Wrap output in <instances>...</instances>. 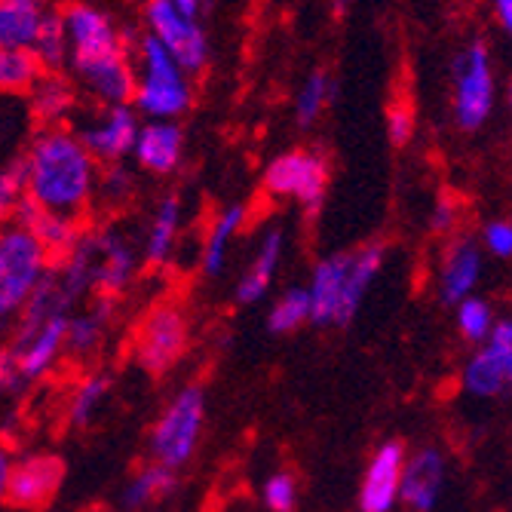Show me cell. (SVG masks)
I'll list each match as a JSON object with an SVG mask.
<instances>
[{
    "instance_id": "obj_1",
    "label": "cell",
    "mask_w": 512,
    "mask_h": 512,
    "mask_svg": "<svg viewBox=\"0 0 512 512\" xmlns=\"http://www.w3.org/2000/svg\"><path fill=\"white\" fill-rule=\"evenodd\" d=\"M68 34V68L71 83L99 105H129L135 89V65L126 31L96 4L68 0L59 7Z\"/></svg>"
},
{
    "instance_id": "obj_2",
    "label": "cell",
    "mask_w": 512,
    "mask_h": 512,
    "mask_svg": "<svg viewBox=\"0 0 512 512\" xmlns=\"http://www.w3.org/2000/svg\"><path fill=\"white\" fill-rule=\"evenodd\" d=\"M22 166L28 203L77 221L89 212L96 197L99 163L86 154L74 129H40L22 154Z\"/></svg>"
},
{
    "instance_id": "obj_3",
    "label": "cell",
    "mask_w": 512,
    "mask_h": 512,
    "mask_svg": "<svg viewBox=\"0 0 512 512\" xmlns=\"http://www.w3.org/2000/svg\"><path fill=\"white\" fill-rule=\"evenodd\" d=\"M138 270V252L117 227L80 234L74 249L56 264L62 286L74 301L96 292L105 301H117Z\"/></svg>"
},
{
    "instance_id": "obj_4",
    "label": "cell",
    "mask_w": 512,
    "mask_h": 512,
    "mask_svg": "<svg viewBox=\"0 0 512 512\" xmlns=\"http://www.w3.org/2000/svg\"><path fill=\"white\" fill-rule=\"evenodd\" d=\"M135 89H132V108L145 120H172L184 117L194 105V83L184 74L175 59L151 34H135Z\"/></svg>"
},
{
    "instance_id": "obj_5",
    "label": "cell",
    "mask_w": 512,
    "mask_h": 512,
    "mask_svg": "<svg viewBox=\"0 0 512 512\" xmlns=\"http://www.w3.org/2000/svg\"><path fill=\"white\" fill-rule=\"evenodd\" d=\"M53 258L19 224L0 227V325L16 322Z\"/></svg>"
},
{
    "instance_id": "obj_6",
    "label": "cell",
    "mask_w": 512,
    "mask_h": 512,
    "mask_svg": "<svg viewBox=\"0 0 512 512\" xmlns=\"http://www.w3.org/2000/svg\"><path fill=\"white\" fill-rule=\"evenodd\" d=\"M203 421H206V393L200 384H188L166 405V411L151 430L154 463L169 470L184 467L200 445Z\"/></svg>"
},
{
    "instance_id": "obj_7",
    "label": "cell",
    "mask_w": 512,
    "mask_h": 512,
    "mask_svg": "<svg viewBox=\"0 0 512 512\" xmlns=\"http://www.w3.org/2000/svg\"><path fill=\"white\" fill-rule=\"evenodd\" d=\"M454 123L463 132H476L482 129L491 114H494V102H497V80H494V62H491V50L476 40L470 46H463L457 53L454 65Z\"/></svg>"
},
{
    "instance_id": "obj_8",
    "label": "cell",
    "mask_w": 512,
    "mask_h": 512,
    "mask_svg": "<svg viewBox=\"0 0 512 512\" xmlns=\"http://www.w3.org/2000/svg\"><path fill=\"white\" fill-rule=\"evenodd\" d=\"M142 25H145V34H151L188 77H197L200 71H206L209 34L200 25V19H191L181 10H175L172 0H145Z\"/></svg>"
},
{
    "instance_id": "obj_9",
    "label": "cell",
    "mask_w": 512,
    "mask_h": 512,
    "mask_svg": "<svg viewBox=\"0 0 512 512\" xmlns=\"http://www.w3.org/2000/svg\"><path fill=\"white\" fill-rule=\"evenodd\" d=\"M329 188V160L319 151H286L276 154L264 169V191L276 200H295L307 212H316Z\"/></svg>"
},
{
    "instance_id": "obj_10",
    "label": "cell",
    "mask_w": 512,
    "mask_h": 512,
    "mask_svg": "<svg viewBox=\"0 0 512 512\" xmlns=\"http://www.w3.org/2000/svg\"><path fill=\"white\" fill-rule=\"evenodd\" d=\"M191 329L188 316L178 304H157L138 325V335L132 344L135 362L151 375H166V371L188 353Z\"/></svg>"
},
{
    "instance_id": "obj_11",
    "label": "cell",
    "mask_w": 512,
    "mask_h": 512,
    "mask_svg": "<svg viewBox=\"0 0 512 512\" xmlns=\"http://www.w3.org/2000/svg\"><path fill=\"white\" fill-rule=\"evenodd\" d=\"M138 126H142V117L132 105H102L74 135L96 163L117 166L132 157Z\"/></svg>"
},
{
    "instance_id": "obj_12",
    "label": "cell",
    "mask_w": 512,
    "mask_h": 512,
    "mask_svg": "<svg viewBox=\"0 0 512 512\" xmlns=\"http://www.w3.org/2000/svg\"><path fill=\"white\" fill-rule=\"evenodd\" d=\"M512 381V322L497 319L485 344L463 365V390L476 399H497Z\"/></svg>"
},
{
    "instance_id": "obj_13",
    "label": "cell",
    "mask_w": 512,
    "mask_h": 512,
    "mask_svg": "<svg viewBox=\"0 0 512 512\" xmlns=\"http://www.w3.org/2000/svg\"><path fill=\"white\" fill-rule=\"evenodd\" d=\"M71 316V313H68ZM68 316H56L37 325L31 332H13V344L7 350L13 375L19 384L40 381L53 371L59 356L65 353V322Z\"/></svg>"
},
{
    "instance_id": "obj_14",
    "label": "cell",
    "mask_w": 512,
    "mask_h": 512,
    "mask_svg": "<svg viewBox=\"0 0 512 512\" xmlns=\"http://www.w3.org/2000/svg\"><path fill=\"white\" fill-rule=\"evenodd\" d=\"M62 479H65V463L59 457L28 454L19 463H13L4 500H10L19 509H40L56 497Z\"/></svg>"
},
{
    "instance_id": "obj_15",
    "label": "cell",
    "mask_w": 512,
    "mask_h": 512,
    "mask_svg": "<svg viewBox=\"0 0 512 512\" xmlns=\"http://www.w3.org/2000/svg\"><path fill=\"white\" fill-rule=\"evenodd\" d=\"M405 445L390 439L378 445L371 454L362 485H359V509L362 512H393L399 503V482H402V467H405Z\"/></svg>"
},
{
    "instance_id": "obj_16",
    "label": "cell",
    "mask_w": 512,
    "mask_h": 512,
    "mask_svg": "<svg viewBox=\"0 0 512 512\" xmlns=\"http://www.w3.org/2000/svg\"><path fill=\"white\" fill-rule=\"evenodd\" d=\"M445 488V457L436 448H421L405 457L402 482H399V503L411 512H433Z\"/></svg>"
},
{
    "instance_id": "obj_17",
    "label": "cell",
    "mask_w": 512,
    "mask_h": 512,
    "mask_svg": "<svg viewBox=\"0 0 512 512\" xmlns=\"http://www.w3.org/2000/svg\"><path fill=\"white\" fill-rule=\"evenodd\" d=\"M132 157L154 175L175 172L184 160V129L172 120H145L138 126Z\"/></svg>"
},
{
    "instance_id": "obj_18",
    "label": "cell",
    "mask_w": 512,
    "mask_h": 512,
    "mask_svg": "<svg viewBox=\"0 0 512 512\" xmlns=\"http://www.w3.org/2000/svg\"><path fill=\"white\" fill-rule=\"evenodd\" d=\"M347 261H350V252H332L313 267L310 286L304 289L313 325H338Z\"/></svg>"
},
{
    "instance_id": "obj_19",
    "label": "cell",
    "mask_w": 512,
    "mask_h": 512,
    "mask_svg": "<svg viewBox=\"0 0 512 512\" xmlns=\"http://www.w3.org/2000/svg\"><path fill=\"white\" fill-rule=\"evenodd\" d=\"M482 249L473 240H457L442 255L439 267V298L445 304H460L470 298L482 279Z\"/></svg>"
},
{
    "instance_id": "obj_20",
    "label": "cell",
    "mask_w": 512,
    "mask_h": 512,
    "mask_svg": "<svg viewBox=\"0 0 512 512\" xmlns=\"http://www.w3.org/2000/svg\"><path fill=\"white\" fill-rule=\"evenodd\" d=\"M77 86L65 74H40L34 86L28 89V114L43 126V129H56L65 126L77 114Z\"/></svg>"
},
{
    "instance_id": "obj_21",
    "label": "cell",
    "mask_w": 512,
    "mask_h": 512,
    "mask_svg": "<svg viewBox=\"0 0 512 512\" xmlns=\"http://www.w3.org/2000/svg\"><path fill=\"white\" fill-rule=\"evenodd\" d=\"M13 224L25 227L28 234L43 246V252L50 258H65L74 243L80 240V221L77 218H68V215H59V212H46V209H37L34 203H22Z\"/></svg>"
},
{
    "instance_id": "obj_22",
    "label": "cell",
    "mask_w": 512,
    "mask_h": 512,
    "mask_svg": "<svg viewBox=\"0 0 512 512\" xmlns=\"http://www.w3.org/2000/svg\"><path fill=\"white\" fill-rule=\"evenodd\" d=\"M283 252H286L283 227H270L258 243V252L252 258L249 270L240 276V283H237V301L240 304H255L270 292L276 270H279V264H283Z\"/></svg>"
},
{
    "instance_id": "obj_23",
    "label": "cell",
    "mask_w": 512,
    "mask_h": 512,
    "mask_svg": "<svg viewBox=\"0 0 512 512\" xmlns=\"http://www.w3.org/2000/svg\"><path fill=\"white\" fill-rule=\"evenodd\" d=\"M384 246L381 243H368L356 252H350L347 261V276H344V292H341V313H338V325L353 322V316L359 313L365 292L371 289V283L378 279L381 267H384Z\"/></svg>"
},
{
    "instance_id": "obj_24",
    "label": "cell",
    "mask_w": 512,
    "mask_h": 512,
    "mask_svg": "<svg viewBox=\"0 0 512 512\" xmlns=\"http://www.w3.org/2000/svg\"><path fill=\"white\" fill-rule=\"evenodd\" d=\"M111 313H114V301H105V298H99L83 313H71L65 322V353L68 356L99 353V347L105 344Z\"/></svg>"
},
{
    "instance_id": "obj_25",
    "label": "cell",
    "mask_w": 512,
    "mask_h": 512,
    "mask_svg": "<svg viewBox=\"0 0 512 512\" xmlns=\"http://www.w3.org/2000/svg\"><path fill=\"white\" fill-rule=\"evenodd\" d=\"M181 200L172 194V197H163L160 206L154 209V218L148 224V234H145V243H142V255L148 264L154 267H163L175 246H178V234H181Z\"/></svg>"
},
{
    "instance_id": "obj_26",
    "label": "cell",
    "mask_w": 512,
    "mask_h": 512,
    "mask_svg": "<svg viewBox=\"0 0 512 512\" xmlns=\"http://www.w3.org/2000/svg\"><path fill=\"white\" fill-rule=\"evenodd\" d=\"M28 53L34 56L40 71H46V74H65V68H68V34H65V22H62L59 7L43 10L37 34H34V43H31Z\"/></svg>"
},
{
    "instance_id": "obj_27",
    "label": "cell",
    "mask_w": 512,
    "mask_h": 512,
    "mask_svg": "<svg viewBox=\"0 0 512 512\" xmlns=\"http://www.w3.org/2000/svg\"><path fill=\"white\" fill-rule=\"evenodd\" d=\"M243 221H246V209L240 203L221 209V215L212 221L206 243H203V252H200V264H203L206 276H218L224 270L227 249H230V243H234V237L240 234Z\"/></svg>"
},
{
    "instance_id": "obj_28",
    "label": "cell",
    "mask_w": 512,
    "mask_h": 512,
    "mask_svg": "<svg viewBox=\"0 0 512 512\" xmlns=\"http://www.w3.org/2000/svg\"><path fill=\"white\" fill-rule=\"evenodd\" d=\"M178 488V479H175V470L169 467H160V463H148L145 470H138L132 476V482L126 485L123 491V506L129 512H138L145 506H154L160 500H166L172 491Z\"/></svg>"
},
{
    "instance_id": "obj_29",
    "label": "cell",
    "mask_w": 512,
    "mask_h": 512,
    "mask_svg": "<svg viewBox=\"0 0 512 512\" xmlns=\"http://www.w3.org/2000/svg\"><path fill=\"white\" fill-rule=\"evenodd\" d=\"M43 10L0 0V50H31Z\"/></svg>"
},
{
    "instance_id": "obj_30",
    "label": "cell",
    "mask_w": 512,
    "mask_h": 512,
    "mask_svg": "<svg viewBox=\"0 0 512 512\" xmlns=\"http://www.w3.org/2000/svg\"><path fill=\"white\" fill-rule=\"evenodd\" d=\"M332 96H335V83L325 71H313L307 74V80L301 83L298 96H295V120L301 126H313L322 111L332 105Z\"/></svg>"
},
{
    "instance_id": "obj_31",
    "label": "cell",
    "mask_w": 512,
    "mask_h": 512,
    "mask_svg": "<svg viewBox=\"0 0 512 512\" xmlns=\"http://www.w3.org/2000/svg\"><path fill=\"white\" fill-rule=\"evenodd\" d=\"M40 74L43 71L28 50H0V92L4 96L28 92Z\"/></svg>"
},
{
    "instance_id": "obj_32",
    "label": "cell",
    "mask_w": 512,
    "mask_h": 512,
    "mask_svg": "<svg viewBox=\"0 0 512 512\" xmlns=\"http://www.w3.org/2000/svg\"><path fill=\"white\" fill-rule=\"evenodd\" d=\"M108 390H111V378L102 375V371H99V375H89L86 381H80L74 396H71V405H68V421L74 427H89L92 417L99 414Z\"/></svg>"
},
{
    "instance_id": "obj_33",
    "label": "cell",
    "mask_w": 512,
    "mask_h": 512,
    "mask_svg": "<svg viewBox=\"0 0 512 512\" xmlns=\"http://www.w3.org/2000/svg\"><path fill=\"white\" fill-rule=\"evenodd\" d=\"M304 322H310V304L304 289H286L279 295L267 313V329L276 335H289L298 332Z\"/></svg>"
},
{
    "instance_id": "obj_34",
    "label": "cell",
    "mask_w": 512,
    "mask_h": 512,
    "mask_svg": "<svg viewBox=\"0 0 512 512\" xmlns=\"http://www.w3.org/2000/svg\"><path fill=\"white\" fill-rule=\"evenodd\" d=\"M494 322H497V316H494V310H491V304L485 298L470 295V298H463L457 304V329H460L463 338L473 341V344H485V338L494 329Z\"/></svg>"
},
{
    "instance_id": "obj_35",
    "label": "cell",
    "mask_w": 512,
    "mask_h": 512,
    "mask_svg": "<svg viewBox=\"0 0 512 512\" xmlns=\"http://www.w3.org/2000/svg\"><path fill=\"white\" fill-rule=\"evenodd\" d=\"M25 203V166L22 157H13L0 166V227L13 224L19 206Z\"/></svg>"
},
{
    "instance_id": "obj_36",
    "label": "cell",
    "mask_w": 512,
    "mask_h": 512,
    "mask_svg": "<svg viewBox=\"0 0 512 512\" xmlns=\"http://www.w3.org/2000/svg\"><path fill=\"white\" fill-rule=\"evenodd\" d=\"M135 191V178L132 172L117 163V166H108L99 172V181H96V197H92V203H105V206H123Z\"/></svg>"
},
{
    "instance_id": "obj_37",
    "label": "cell",
    "mask_w": 512,
    "mask_h": 512,
    "mask_svg": "<svg viewBox=\"0 0 512 512\" xmlns=\"http://www.w3.org/2000/svg\"><path fill=\"white\" fill-rule=\"evenodd\" d=\"M261 494H264V506L270 512H292L298 506V482L289 473H273L264 482Z\"/></svg>"
},
{
    "instance_id": "obj_38",
    "label": "cell",
    "mask_w": 512,
    "mask_h": 512,
    "mask_svg": "<svg viewBox=\"0 0 512 512\" xmlns=\"http://www.w3.org/2000/svg\"><path fill=\"white\" fill-rule=\"evenodd\" d=\"M482 243L494 258H509L512 255V224L503 221V218L491 221L485 227V234H482Z\"/></svg>"
},
{
    "instance_id": "obj_39",
    "label": "cell",
    "mask_w": 512,
    "mask_h": 512,
    "mask_svg": "<svg viewBox=\"0 0 512 512\" xmlns=\"http://www.w3.org/2000/svg\"><path fill=\"white\" fill-rule=\"evenodd\" d=\"M387 135H390V142L396 148H402V145L411 142V135H414V114L405 105H393L387 111Z\"/></svg>"
},
{
    "instance_id": "obj_40",
    "label": "cell",
    "mask_w": 512,
    "mask_h": 512,
    "mask_svg": "<svg viewBox=\"0 0 512 512\" xmlns=\"http://www.w3.org/2000/svg\"><path fill=\"white\" fill-rule=\"evenodd\" d=\"M457 224V203L454 197H439V203L433 206V215H430V227L436 234H448V230Z\"/></svg>"
},
{
    "instance_id": "obj_41",
    "label": "cell",
    "mask_w": 512,
    "mask_h": 512,
    "mask_svg": "<svg viewBox=\"0 0 512 512\" xmlns=\"http://www.w3.org/2000/svg\"><path fill=\"white\" fill-rule=\"evenodd\" d=\"M491 13H494V19L500 22L503 31L512 28V0H491Z\"/></svg>"
},
{
    "instance_id": "obj_42",
    "label": "cell",
    "mask_w": 512,
    "mask_h": 512,
    "mask_svg": "<svg viewBox=\"0 0 512 512\" xmlns=\"http://www.w3.org/2000/svg\"><path fill=\"white\" fill-rule=\"evenodd\" d=\"M13 387H19V381L13 375V365H10L7 350H0V390H13Z\"/></svg>"
},
{
    "instance_id": "obj_43",
    "label": "cell",
    "mask_w": 512,
    "mask_h": 512,
    "mask_svg": "<svg viewBox=\"0 0 512 512\" xmlns=\"http://www.w3.org/2000/svg\"><path fill=\"white\" fill-rule=\"evenodd\" d=\"M172 7L181 10L184 16H191V19H200L209 7V0H172Z\"/></svg>"
},
{
    "instance_id": "obj_44",
    "label": "cell",
    "mask_w": 512,
    "mask_h": 512,
    "mask_svg": "<svg viewBox=\"0 0 512 512\" xmlns=\"http://www.w3.org/2000/svg\"><path fill=\"white\" fill-rule=\"evenodd\" d=\"M10 470H13V457H10V451L4 445H0V500H4V494H7Z\"/></svg>"
},
{
    "instance_id": "obj_45",
    "label": "cell",
    "mask_w": 512,
    "mask_h": 512,
    "mask_svg": "<svg viewBox=\"0 0 512 512\" xmlns=\"http://www.w3.org/2000/svg\"><path fill=\"white\" fill-rule=\"evenodd\" d=\"M10 4H22V7H34V10H50V7H56V0H10Z\"/></svg>"
},
{
    "instance_id": "obj_46",
    "label": "cell",
    "mask_w": 512,
    "mask_h": 512,
    "mask_svg": "<svg viewBox=\"0 0 512 512\" xmlns=\"http://www.w3.org/2000/svg\"><path fill=\"white\" fill-rule=\"evenodd\" d=\"M350 4H353V0H332V7H335L338 16H344V13L350 10Z\"/></svg>"
}]
</instances>
